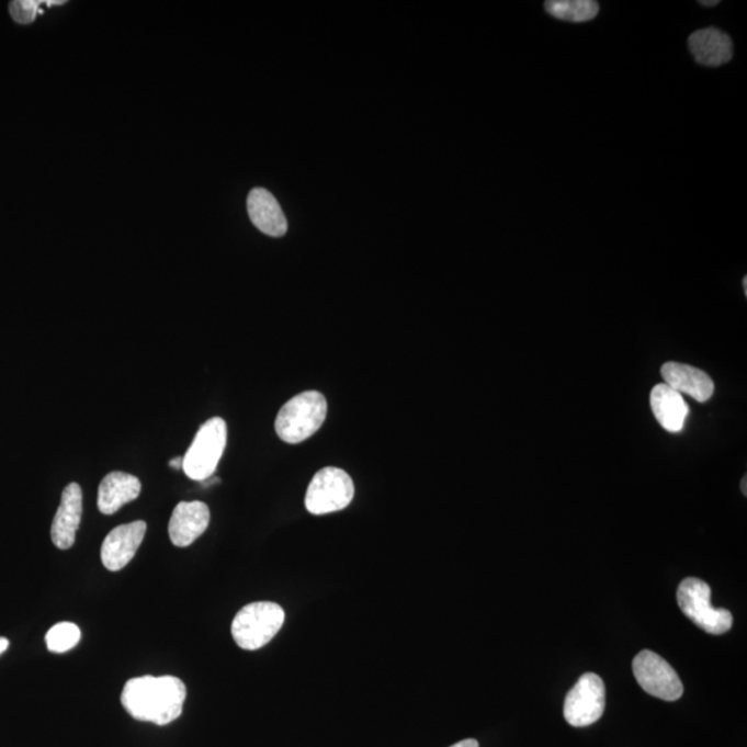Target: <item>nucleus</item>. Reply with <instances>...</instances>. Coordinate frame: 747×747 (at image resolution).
<instances>
[{"mask_svg":"<svg viewBox=\"0 0 747 747\" xmlns=\"http://www.w3.org/2000/svg\"><path fill=\"white\" fill-rule=\"evenodd\" d=\"M9 648V640L8 638H0V655L3 654V652H7Z\"/></svg>","mask_w":747,"mask_h":747,"instance_id":"nucleus-22","label":"nucleus"},{"mask_svg":"<svg viewBox=\"0 0 747 747\" xmlns=\"http://www.w3.org/2000/svg\"><path fill=\"white\" fill-rule=\"evenodd\" d=\"M81 518L82 489L78 484H70L63 491L60 507L52 523V540L57 548L72 547Z\"/></svg>","mask_w":747,"mask_h":747,"instance_id":"nucleus-11","label":"nucleus"},{"mask_svg":"<svg viewBox=\"0 0 747 747\" xmlns=\"http://www.w3.org/2000/svg\"><path fill=\"white\" fill-rule=\"evenodd\" d=\"M227 443V427L219 417L211 418L195 434L183 457L184 474L193 480H206L214 475Z\"/></svg>","mask_w":747,"mask_h":747,"instance_id":"nucleus-5","label":"nucleus"},{"mask_svg":"<svg viewBox=\"0 0 747 747\" xmlns=\"http://www.w3.org/2000/svg\"><path fill=\"white\" fill-rule=\"evenodd\" d=\"M184 682L177 677H137L125 683L121 703L137 722L168 725L180 717L185 702Z\"/></svg>","mask_w":747,"mask_h":747,"instance_id":"nucleus-1","label":"nucleus"},{"mask_svg":"<svg viewBox=\"0 0 747 747\" xmlns=\"http://www.w3.org/2000/svg\"><path fill=\"white\" fill-rule=\"evenodd\" d=\"M450 747H479L478 740L475 739H465L459 742V744H455Z\"/></svg>","mask_w":747,"mask_h":747,"instance_id":"nucleus-20","label":"nucleus"},{"mask_svg":"<svg viewBox=\"0 0 747 747\" xmlns=\"http://www.w3.org/2000/svg\"><path fill=\"white\" fill-rule=\"evenodd\" d=\"M142 491L140 480L125 473H111L99 486L98 506L104 516H113L128 502L135 501Z\"/></svg>","mask_w":747,"mask_h":747,"instance_id":"nucleus-15","label":"nucleus"},{"mask_svg":"<svg viewBox=\"0 0 747 747\" xmlns=\"http://www.w3.org/2000/svg\"><path fill=\"white\" fill-rule=\"evenodd\" d=\"M635 680L649 695L667 702L682 697L683 686L677 672L660 655L645 649L633 660Z\"/></svg>","mask_w":747,"mask_h":747,"instance_id":"nucleus-8","label":"nucleus"},{"mask_svg":"<svg viewBox=\"0 0 747 747\" xmlns=\"http://www.w3.org/2000/svg\"><path fill=\"white\" fill-rule=\"evenodd\" d=\"M544 7L554 19L570 23H587L600 13V4L595 0H548Z\"/></svg>","mask_w":747,"mask_h":747,"instance_id":"nucleus-17","label":"nucleus"},{"mask_svg":"<svg viewBox=\"0 0 747 747\" xmlns=\"http://www.w3.org/2000/svg\"><path fill=\"white\" fill-rule=\"evenodd\" d=\"M247 210L249 219L257 229L270 237H283L288 230L282 206L267 189L257 188L248 194Z\"/></svg>","mask_w":747,"mask_h":747,"instance_id":"nucleus-12","label":"nucleus"},{"mask_svg":"<svg viewBox=\"0 0 747 747\" xmlns=\"http://www.w3.org/2000/svg\"><path fill=\"white\" fill-rule=\"evenodd\" d=\"M699 4H702V7L706 8H713L715 4H718V0H714V2H699Z\"/></svg>","mask_w":747,"mask_h":747,"instance_id":"nucleus-24","label":"nucleus"},{"mask_svg":"<svg viewBox=\"0 0 747 747\" xmlns=\"http://www.w3.org/2000/svg\"><path fill=\"white\" fill-rule=\"evenodd\" d=\"M326 417V397L320 392H304L285 403L279 411L275 432L285 443H301L319 431Z\"/></svg>","mask_w":747,"mask_h":747,"instance_id":"nucleus-2","label":"nucleus"},{"mask_svg":"<svg viewBox=\"0 0 747 747\" xmlns=\"http://www.w3.org/2000/svg\"><path fill=\"white\" fill-rule=\"evenodd\" d=\"M677 601L681 611L703 632L713 635L729 632L734 624L733 613L724 608L712 605V588L697 577H687L677 590Z\"/></svg>","mask_w":747,"mask_h":747,"instance_id":"nucleus-4","label":"nucleus"},{"mask_svg":"<svg viewBox=\"0 0 747 747\" xmlns=\"http://www.w3.org/2000/svg\"><path fill=\"white\" fill-rule=\"evenodd\" d=\"M146 531L147 524L143 521L121 524L113 529L102 545V563L105 569L110 571L124 569L135 558Z\"/></svg>","mask_w":747,"mask_h":747,"instance_id":"nucleus-9","label":"nucleus"},{"mask_svg":"<svg viewBox=\"0 0 747 747\" xmlns=\"http://www.w3.org/2000/svg\"><path fill=\"white\" fill-rule=\"evenodd\" d=\"M740 489H742V491H744V495L747 496V478H746V476H745L744 479H742Z\"/></svg>","mask_w":747,"mask_h":747,"instance_id":"nucleus-23","label":"nucleus"},{"mask_svg":"<svg viewBox=\"0 0 747 747\" xmlns=\"http://www.w3.org/2000/svg\"><path fill=\"white\" fill-rule=\"evenodd\" d=\"M284 609L274 602H253L236 614L231 634L241 649L257 650L268 645L283 627Z\"/></svg>","mask_w":747,"mask_h":747,"instance_id":"nucleus-3","label":"nucleus"},{"mask_svg":"<svg viewBox=\"0 0 747 747\" xmlns=\"http://www.w3.org/2000/svg\"><path fill=\"white\" fill-rule=\"evenodd\" d=\"M605 703L607 691L602 678L595 672H585L566 695L565 720L571 727H588L602 717Z\"/></svg>","mask_w":747,"mask_h":747,"instance_id":"nucleus-7","label":"nucleus"},{"mask_svg":"<svg viewBox=\"0 0 747 747\" xmlns=\"http://www.w3.org/2000/svg\"><path fill=\"white\" fill-rule=\"evenodd\" d=\"M42 3L41 0H14L9 4V12L15 23L31 24L39 14Z\"/></svg>","mask_w":747,"mask_h":747,"instance_id":"nucleus-19","label":"nucleus"},{"mask_svg":"<svg viewBox=\"0 0 747 747\" xmlns=\"http://www.w3.org/2000/svg\"><path fill=\"white\" fill-rule=\"evenodd\" d=\"M660 373L665 384L678 394L691 396L699 403L712 399L714 383L704 371L692 365L669 362L661 365Z\"/></svg>","mask_w":747,"mask_h":747,"instance_id":"nucleus-13","label":"nucleus"},{"mask_svg":"<svg viewBox=\"0 0 747 747\" xmlns=\"http://www.w3.org/2000/svg\"><path fill=\"white\" fill-rule=\"evenodd\" d=\"M688 45L699 65L706 67L727 65L734 55L733 41L724 31L713 26L695 31L690 36Z\"/></svg>","mask_w":747,"mask_h":747,"instance_id":"nucleus-14","label":"nucleus"},{"mask_svg":"<svg viewBox=\"0 0 747 747\" xmlns=\"http://www.w3.org/2000/svg\"><path fill=\"white\" fill-rule=\"evenodd\" d=\"M354 497L351 476L341 468L327 466L314 476L307 487L305 506L314 516L346 510Z\"/></svg>","mask_w":747,"mask_h":747,"instance_id":"nucleus-6","label":"nucleus"},{"mask_svg":"<svg viewBox=\"0 0 747 747\" xmlns=\"http://www.w3.org/2000/svg\"><path fill=\"white\" fill-rule=\"evenodd\" d=\"M79 641H81V630L77 624L70 622L58 623L46 634L47 649L55 652V654H65V652L76 648Z\"/></svg>","mask_w":747,"mask_h":747,"instance_id":"nucleus-18","label":"nucleus"},{"mask_svg":"<svg viewBox=\"0 0 747 747\" xmlns=\"http://www.w3.org/2000/svg\"><path fill=\"white\" fill-rule=\"evenodd\" d=\"M744 291L745 295L747 296V278L744 279Z\"/></svg>","mask_w":747,"mask_h":747,"instance_id":"nucleus-25","label":"nucleus"},{"mask_svg":"<svg viewBox=\"0 0 747 747\" xmlns=\"http://www.w3.org/2000/svg\"><path fill=\"white\" fill-rule=\"evenodd\" d=\"M210 521V508L204 502H180L169 521V537L177 547H189L205 533Z\"/></svg>","mask_w":747,"mask_h":747,"instance_id":"nucleus-10","label":"nucleus"},{"mask_svg":"<svg viewBox=\"0 0 747 747\" xmlns=\"http://www.w3.org/2000/svg\"><path fill=\"white\" fill-rule=\"evenodd\" d=\"M169 465H171L172 468L183 469V457H177L171 460V463H169Z\"/></svg>","mask_w":747,"mask_h":747,"instance_id":"nucleus-21","label":"nucleus"},{"mask_svg":"<svg viewBox=\"0 0 747 747\" xmlns=\"http://www.w3.org/2000/svg\"><path fill=\"white\" fill-rule=\"evenodd\" d=\"M650 409L667 432H681L688 417V405L681 394L669 385H656L650 392Z\"/></svg>","mask_w":747,"mask_h":747,"instance_id":"nucleus-16","label":"nucleus"}]
</instances>
